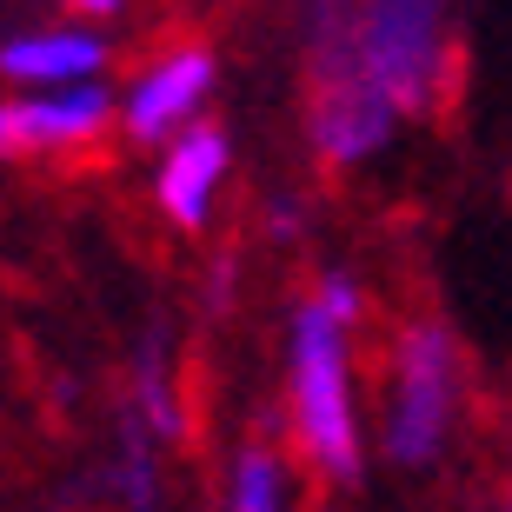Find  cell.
<instances>
[{
	"mask_svg": "<svg viewBox=\"0 0 512 512\" xmlns=\"http://www.w3.org/2000/svg\"><path fill=\"white\" fill-rule=\"evenodd\" d=\"M227 187H233V133L220 120H200V127H187L180 140H167L153 153V173H147L153 213L180 233H207Z\"/></svg>",
	"mask_w": 512,
	"mask_h": 512,
	"instance_id": "obj_6",
	"label": "cell"
},
{
	"mask_svg": "<svg viewBox=\"0 0 512 512\" xmlns=\"http://www.w3.org/2000/svg\"><path fill=\"white\" fill-rule=\"evenodd\" d=\"M114 67V34L94 20H34L0 40V94H34V87H87Z\"/></svg>",
	"mask_w": 512,
	"mask_h": 512,
	"instance_id": "obj_7",
	"label": "cell"
},
{
	"mask_svg": "<svg viewBox=\"0 0 512 512\" xmlns=\"http://www.w3.org/2000/svg\"><path fill=\"white\" fill-rule=\"evenodd\" d=\"M120 133L114 80L87 87H34V94H0V160H67Z\"/></svg>",
	"mask_w": 512,
	"mask_h": 512,
	"instance_id": "obj_5",
	"label": "cell"
},
{
	"mask_svg": "<svg viewBox=\"0 0 512 512\" xmlns=\"http://www.w3.org/2000/svg\"><path fill=\"white\" fill-rule=\"evenodd\" d=\"M213 94H220V54H213L207 40L193 34H173L160 47L133 60L127 74H120L114 100H120V140L127 147H147L160 153L167 140H180L187 127L213 120Z\"/></svg>",
	"mask_w": 512,
	"mask_h": 512,
	"instance_id": "obj_4",
	"label": "cell"
},
{
	"mask_svg": "<svg viewBox=\"0 0 512 512\" xmlns=\"http://www.w3.org/2000/svg\"><path fill=\"white\" fill-rule=\"evenodd\" d=\"M220 512H300V459L273 439H240L220 473Z\"/></svg>",
	"mask_w": 512,
	"mask_h": 512,
	"instance_id": "obj_8",
	"label": "cell"
},
{
	"mask_svg": "<svg viewBox=\"0 0 512 512\" xmlns=\"http://www.w3.org/2000/svg\"><path fill=\"white\" fill-rule=\"evenodd\" d=\"M160 439L140 419H120V459H114V506L120 512H153L160 506Z\"/></svg>",
	"mask_w": 512,
	"mask_h": 512,
	"instance_id": "obj_10",
	"label": "cell"
},
{
	"mask_svg": "<svg viewBox=\"0 0 512 512\" xmlns=\"http://www.w3.org/2000/svg\"><path fill=\"white\" fill-rule=\"evenodd\" d=\"M67 20H94V27H107V20L127 14V0H54Z\"/></svg>",
	"mask_w": 512,
	"mask_h": 512,
	"instance_id": "obj_11",
	"label": "cell"
},
{
	"mask_svg": "<svg viewBox=\"0 0 512 512\" xmlns=\"http://www.w3.org/2000/svg\"><path fill=\"white\" fill-rule=\"evenodd\" d=\"M366 286L346 266H326L293 293L280 333V406H286V453L300 473L326 486H360L373 459V419L360 399V326Z\"/></svg>",
	"mask_w": 512,
	"mask_h": 512,
	"instance_id": "obj_2",
	"label": "cell"
},
{
	"mask_svg": "<svg viewBox=\"0 0 512 512\" xmlns=\"http://www.w3.org/2000/svg\"><path fill=\"white\" fill-rule=\"evenodd\" d=\"M127 419H140L153 439H173L180 433V393H173V360L160 340H140L133 353V373H127Z\"/></svg>",
	"mask_w": 512,
	"mask_h": 512,
	"instance_id": "obj_9",
	"label": "cell"
},
{
	"mask_svg": "<svg viewBox=\"0 0 512 512\" xmlns=\"http://www.w3.org/2000/svg\"><path fill=\"white\" fill-rule=\"evenodd\" d=\"M459 87V0H300V127L326 173H366Z\"/></svg>",
	"mask_w": 512,
	"mask_h": 512,
	"instance_id": "obj_1",
	"label": "cell"
},
{
	"mask_svg": "<svg viewBox=\"0 0 512 512\" xmlns=\"http://www.w3.org/2000/svg\"><path fill=\"white\" fill-rule=\"evenodd\" d=\"M466 426V346L439 313H413L393 326L380 360L373 453L393 473H439Z\"/></svg>",
	"mask_w": 512,
	"mask_h": 512,
	"instance_id": "obj_3",
	"label": "cell"
}]
</instances>
